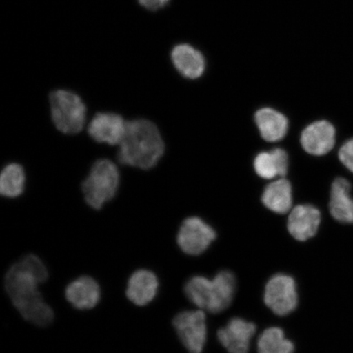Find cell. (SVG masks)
Masks as SVG:
<instances>
[{
  "label": "cell",
  "instance_id": "obj_1",
  "mask_svg": "<svg viewBox=\"0 0 353 353\" xmlns=\"http://www.w3.org/2000/svg\"><path fill=\"white\" fill-rule=\"evenodd\" d=\"M39 285L37 278L19 262L8 269L4 278L8 296L21 316L34 325L46 327L54 321V313L39 292Z\"/></svg>",
  "mask_w": 353,
  "mask_h": 353
},
{
  "label": "cell",
  "instance_id": "obj_2",
  "mask_svg": "<svg viewBox=\"0 0 353 353\" xmlns=\"http://www.w3.org/2000/svg\"><path fill=\"white\" fill-rule=\"evenodd\" d=\"M164 152V141L154 123L143 119L127 122L125 135L119 144L118 159L121 164L152 169Z\"/></svg>",
  "mask_w": 353,
  "mask_h": 353
},
{
  "label": "cell",
  "instance_id": "obj_3",
  "mask_svg": "<svg viewBox=\"0 0 353 353\" xmlns=\"http://www.w3.org/2000/svg\"><path fill=\"white\" fill-rule=\"evenodd\" d=\"M235 276L222 271L213 280L202 276H193L184 286L188 299L196 307L211 313H219L227 309L235 295Z\"/></svg>",
  "mask_w": 353,
  "mask_h": 353
},
{
  "label": "cell",
  "instance_id": "obj_4",
  "mask_svg": "<svg viewBox=\"0 0 353 353\" xmlns=\"http://www.w3.org/2000/svg\"><path fill=\"white\" fill-rule=\"evenodd\" d=\"M120 185V173L116 164L101 159L92 165L90 174L82 183L85 201L91 208L101 210L105 203L116 196Z\"/></svg>",
  "mask_w": 353,
  "mask_h": 353
},
{
  "label": "cell",
  "instance_id": "obj_5",
  "mask_svg": "<svg viewBox=\"0 0 353 353\" xmlns=\"http://www.w3.org/2000/svg\"><path fill=\"white\" fill-rule=\"evenodd\" d=\"M51 117L57 130L76 134L85 127L86 105L81 97L68 90H59L50 96Z\"/></svg>",
  "mask_w": 353,
  "mask_h": 353
},
{
  "label": "cell",
  "instance_id": "obj_6",
  "mask_svg": "<svg viewBox=\"0 0 353 353\" xmlns=\"http://www.w3.org/2000/svg\"><path fill=\"white\" fill-rule=\"evenodd\" d=\"M264 302L278 316L293 312L299 302L294 278L285 274L273 276L265 287Z\"/></svg>",
  "mask_w": 353,
  "mask_h": 353
},
{
  "label": "cell",
  "instance_id": "obj_7",
  "mask_svg": "<svg viewBox=\"0 0 353 353\" xmlns=\"http://www.w3.org/2000/svg\"><path fill=\"white\" fill-rule=\"evenodd\" d=\"M174 327L189 353H201L207 336L206 317L202 310L185 311L174 317Z\"/></svg>",
  "mask_w": 353,
  "mask_h": 353
},
{
  "label": "cell",
  "instance_id": "obj_8",
  "mask_svg": "<svg viewBox=\"0 0 353 353\" xmlns=\"http://www.w3.org/2000/svg\"><path fill=\"white\" fill-rule=\"evenodd\" d=\"M216 239V232L200 218L191 217L180 227L176 242L180 249L189 255H200Z\"/></svg>",
  "mask_w": 353,
  "mask_h": 353
},
{
  "label": "cell",
  "instance_id": "obj_9",
  "mask_svg": "<svg viewBox=\"0 0 353 353\" xmlns=\"http://www.w3.org/2000/svg\"><path fill=\"white\" fill-rule=\"evenodd\" d=\"M126 126L127 122L120 114L100 112L88 123V132L97 143L119 145L125 135Z\"/></svg>",
  "mask_w": 353,
  "mask_h": 353
},
{
  "label": "cell",
  "instance_id": "obj_10",
  "mask_svg": "<svg viewBox=\"0 0 353 353\" xmlns=\"http://www.w3.org/2000/svg\"><path fill=\"white\" fill-rule=\"evenodd\" d=\"M256 332L252 322L235 317L218 332L219 341L229 353H248Z\"/></svg>",
  "mask_w": 353,
  "mask_h": 353
},
{
  "label": "cell",
  "instance_id": "obj_11",
  "mask_svg": "<svg viewBox=\"0 0 353 353\" xmlns=\"http://www.w3.org/2000/svg\"><path fill=\"white\" fill-rule=\"evenodd\" d=\"M320 223L319 209L312 205H299L290 212L287 227L294 239L305 241L316 235Z\"/></svg>",
  "mask_w": 353,
  "mask_h": 353
},
{
  "label": "cell",
  "instance_id": "obj_12",
  "mask_svg": "<svg viewBox=\"0 0 353 353\" xmlns=\"http://www.w3.org/2000/svg\"><path fill=\"white\" fill-rule=\"evenodd\" d=\"M335 130L331 123L320 121L311 123L302 132L301 144L305 151L313 156H323L333 149Z\"/></svg>",
  "mask_w": 353,
  "mask_h": 353
},
{
  "label": "cell",
  "instance_id": "obj_13",
  "mask_svg": "<svg viewBox=\"0 0 353 353\" xmlns=\"http://www.w3.org/2000/svg\"><path fill=\"white\" fill-rule=\"evenodd\" d=\"M159 289L158 278L152 271L139 269L128 281L126 296L136 306L148 305L156 298Z\"/></svg>",
  "mask_w": 353,
  "mask_h": 353
},
{
  "label": "cell",
  "instance_id": "obj_14",
  "mask_svg": "<svg viewBox=\"0 0 353 353\" xmlns=\"http://www.w3.org/2000/svg\"><path fill=\"white\" fill-rule=\"evenodd\" d=\"M65 298L79 310H90L100 301V286L94 278L83 276L70 282L65 289Z\"/></svg>",
  "mask_w": 353,
  "mask_h": 353
},
{
  "label": "cell",
  "instance_id": "obj_15",
  "mask_svg": "<svg viewBox=\"0 0 353 353\" xmlns=\"http://www.w3.org/2000/svg\"><path fill=\"white\" fill-rule=\"evenodd\" d=\"M351 184L343 178L334 181L331 188L330 211L332 217L343 223H353V198Z\"/></svg>",
  "mask_w": 353,
  "mask_h": 353
},
{
  "label": "cell",
  "instance_id": "obj_16",
  "mask_svg": "<svg viewBox=\"0 0 353 353\" xmlns=\"http://www.w3.org/2000/svg\"><path fill=\"white\" fill-rule=\"evenodd\" d=\"M172 61L180 74L188 79H197L204 73L205 61L200 52L188 44H180L172 51Z\"/></svg>",
  "mask_w": 353,
  "mask_h": 353
},
{
  "label": "cell",
  "instance_id": "obj_17",
  "mask_svg": "<svg viewBox=\"0 0 353 353\" xmlns=\"http://www.w3.org/2000/svg\"><path fill=\"white\" fill-rule=\"evenodd\" d=\"M260 134L267 142H278L283 139L288 131V120L283 114L272 108H263L255 114Z\"/></svg>",
  "mask_w": 353,
  "mask_h": 353
},
{
  "label": "cell",
  "instance_id": "obj_18",
  "mask_svg": "<svg viewBox=\"0 0 353 353\" xmlns=\"http://www.w3.org/2000/svg\"><path fill=\"white\" fill-rule=\"evenodd\" d=\"M288 154L285 150L273 149L270 152H261L255 157L254 166L256 173L264 179H272L279 176L284 178L288 172Z\"/></svg>",
  "mask_w": 353,
  "mask_h": 353
},
{
  "label": "cell",
  "instance_id": "obj_19",
  "mask_svg": "<svg viewBox=\"0 0 353 353\" xmlns=\"http://www.w3.org/2000/svg\"><path fill=\"white\" fill-rule=\"evenodd\" d=\"M263 205L279 214L288 213L292 207V188L288 180L281 178L265 188L262 196Z\"/></svg>",
  "mask_w": 353,
  "mask_h": 353
},
{
  "label": "cell",
  "instance_id": "obj_20",
  "mask_svg": "<svg viewBox=\"0 0 353 353\" xmlns=\"http://www.w3.org/2000/svg\"><path fill=\"white\" fill-rule=\"evenodd\" d=\"M26 174L19 164L12 163L3 168L0 175V193L8 198H16L24 192Z\"/></svg>",
  "mask_w": 353,
  "mask_h": 353
},
{
  "label": "cell",
  "instance_id": "obj_21",
  "mask_svg": "<svg viewBox=\"0 0 353 353\" xmlns=\"http://www.w3.org/2000/svg\"><path fill=\"white\" fill-rule=\"evenodd\" d=\"M259 353H294V345L285 338L284 331L271 327L265 330L258 341Z\"/></svg>",
  "mask_w": 353,
  "mask_h": 353
},
{
  "label": "cell",
  "instance_id": "obj_22",
  "mask_svg": "<svg viewBox=\"0 0 353 353\" xmlns=\"http://www.w3.org/2000/svg\"><path fill=\"white\" fill-rule=\"evenodd\" d=\"M19 263L22 266L32 273L37 278L41 284L46 282L48 277V269L41 259L37 255L28 254L20 259Z\"/></svg>",
  "mask_w": 353,
  "mask_h": 353
},
{
  "label": "cell",
  "instance_id": "obj_23",
  "mask_svg": "<svg viewBox=\"0 0 353 353\" xmlns=\"http://www.w3.org/2000/svg\"><path fill=\"white\" fill-rule=\"evenodd\" d=\"M339 161L353 173V139L342 145L339 152Z\"/></svg>",
  "mask_w": 353,
  "mask_h": 353
},
{
  "label": "cell",
  "instance_id": "obj_24",
  "mask_svg": "<svg viewBox=\"0 0 353 353\" xmlns=\"http://www.w3.org/2000/svg\"><path fill=\"white\" fill-rule=\"evenodd\" d=\"M142 6L149 10L156 11L165 6L170 0H139Z\"/></svg>",
  "mask_w": 353,
  "mask_h": 353
}]
</instances>
